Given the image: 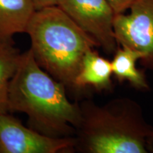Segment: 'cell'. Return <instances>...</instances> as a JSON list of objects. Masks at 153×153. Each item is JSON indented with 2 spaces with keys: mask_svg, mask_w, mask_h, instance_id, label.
<instances>
[{
  "mask_svg": "<svg viewBox=\"0 0 153 153\" xmlns=\"http://www.w3.org/2000/svg\"><path fill=\"white\" fill-rule=\"evenodd\" d=\"M142 55L127 47L118 46L111 61L112 73L118 81H127L135 89L148 90L150 88L144 73L137 68L136 62Z\"/></svg>",
  "mask_w": 153,
  "mask_h": 153,
  "instance_id": "obj_9",
  "label": "cell"
},
{
  "mask_svg": "<svg viewBox=\"0 0 153 153\" xmlns=\"http://www.w3.org/2000/svg\"><path fill=\"white\" fill-rule=\"evenodd\" d=\"M152 148H153V135L150 140V150L151 151H152Z\"/></svg>",
  "mask_w": 153,
  "mask_h": 153,
  "instance_id": "obj_13",
  "label": "cell"
},
{
  "mask_svg": "<svg viewBox=\"0 0 153 153\" xmlns=\"http://www.w3.org/2000/svg\"><path fill=\"white\" fill-rule=\"evenodd\" d=\"M74 150L83 153H148L153 127L136 101L128 97L104 105L86 101L79 105Z\"/></svg>",
  "mask_w": 153,
  "mask_h": 153,
  "instance_id": "obj_2",
  "label": "cell"
},
{
  "mask_svg": "<svg viewBox=\"0 0 153 153\" xmlns=\"http://www.w3.org/2000/svg\"><path fill=\"white\" fill-rule=\"evenodd\" d=\"M59 0H33L36 10L48 7L57 6Z\"/></svg>",
  "mask_w": 153,
  "mask_h": 153,
  "instance_id": "obj_12",
  "label": "cell"
},
{
  "mask_svg": "<svg viewBox=\"0 0 153 153\" xmlns=\"http://www.w3.org/2000/svg\"><path fill=\"white\" fill-rule=\"evenodd\" d=\"M36 11L33 0H0V40L26 33Z\"/></svg>",
  "mask_w": 153,
  "mask_h": 153,
  "instance_id": "obj_8",
  "label": "cell"
},
{
  "mask_svg": "<svg viewBox=\"0 0 153 153\" xmlns=\"http://www.w3.org/2000/svg\"><path fill=\"white\" fill-rule=\"evenodd\" d=\"M74 137L44 135L8 113L0 114V153H58L74 150Z\"/></svg>",
  "mask_w": 153,
  "mask_h": 153,
  "instance_id": "obj_6",
  "label": "cell"
},
{
  "mask_svg": "<svg viewBox=\"0 0 153 153\" xmlns=\"http://www.w3.org/2000/svg\"><path fill=\"white\" fill-rule=\"evenodd\" d=\"M30 51L39 66L74 89V82L88 51L98 43L57 6L38 9L28 24Z\"/></svg>",
  "mask_w": 153,
  "mask_h": 153,
  "instance_id": "obj_3",
  "label": "cell"
},
{
  "mask_svg": "<svg viewBox=\"0 0 153 153\" xmlns=\"http://www.w3.org/2000/svg\"><path fill=\"white\" fill-rule=\"evenodd\" d=\"M111 61L101 56L95 49L86 53L74 82V89L93 87L99 91L111 89Z\"/></svg>",
  "mask_w": 153,
  "mask_h": 153,
  "instance_id": "obj_7",
  "label": "cell"
},
{
  "mask_svg": "<svg viewBox=\"0 0 153 153\" xmlns=\"http://www.w3.org/2000/svg\"><path fill=\"white\" fill-rule=\"evenodd\" d=\"M19 51L14 41L0 40V114L8 113V97L10 84L20 61Z\"/></svg>",
  "mask_w": 153,
  "mask_h": 153,
  "instance_id": "obj_10",
  "label": "cell"
},
{
  "mask_svg": "<svg viewBox=\"0 0 153 153\" xmlns=\"http://www.w3.org/2000/svg\"><path fill=\"white\" fill-rule=\"evenodd\" d=\"M128 9L129 14L115 15L118 45L138 51L143 66L153 70V0H135Z\"/></svg>",
  "mask_w": 153,
  "mask_h": 153,
  "instance_id": "obj_4",
  "label": "cell"
},
{
  "mask_svg": "<svg viewBox=\"0 0 153 153\" xmlns=\"http://www.w3.org/2000/svg\"><path fill=\"white\" fill-rule=\"evenodd\" d=\"M116 14L124 13L130 8L135 0H107Z\"/></svg>",
  "mask_w": 153,
  "mask_h": 153,
  "instance_id": "obj_11",
  "label": "cell"
},
{
  "mask_svg": "<svg viewBox=\"0 0 153 153\" xmlns=\"http://www.w3.org/2000/svg\"><path fill=\"white\" fill-rule=\"evenodd\" d=\"M65 85L39 66L30 49L22 53L9 90V112L23 113L28 125L52 137H70L81 119L79 105L66 94Z\"/></svg>",
  "mask_w": 153,
  "mask_h": 153,
  "instance_id": "obj_1",
  "label": "cell"
},
{
  "mask_svg": "<svg viewBox=\"0 0 153 153\" xmlns=\"http://www.w3.org/2000/svg\"><path fill=\"white\" fill-rule=\"evenodd\" d=\"M57 6L92 37L104 52H116L118 47L114 28L116 14L107 0H59Z\"/></svg>",
  "mask_w": 153,
  "mask_h": 153,
  "instance_id": "obj_5",
  "label": "cell"
}]
</instances>
